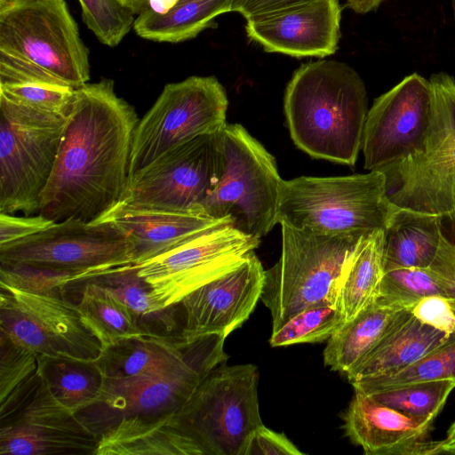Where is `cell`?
<instances>
[{
  "instance_id": "6da1fadb",
  "label": "cell",
  "mask_w": 455,
  "mask_h": 455,
  "mask_svg": "<svg viewBox=\"0 0 455 455\" xmlns=\"http://www.w3.org/2000/svg\"><path fill=\"white\" fill-rule=\"evenodd\" d=\"M138 122L113 80L76 89L38 214L53 222L94 221L120 202Z\"/></svg>"
},
{
  "instance_id": "d4e9b609",
  "label": "cell",
  "mask_w": 455,
  "mask_h": 455,
  "mask_svg": "<svg viewBox=\"0 0 455 455\" xmlns=\"http://www.w3.org/2000/svg\"><path fill=\"white\" fill-rule=\"evenodd\" d=\"M76 283H91L115 295L131 310L144 333L180 335L179 304L161 307L153 297L150 284L140 275L138 265L131 263L96 271Z\"/></svg>"
},
{
  "instance_id": "60d3db41",
  "label": "cell",
  "mask_w": 455,
  "mask_h": 455,
  "mask_svg": "<svg viewBox=\"0 0 455 455\" xmlns=\"http://www.w3.org/2000/svg\"><path fill=\"white\" fill-rule=\"evenodd\" d=\"M53 223L40 214L19 217L0 212V247L38 233Z\"/></svg>"
},
{
  "instance_id": "e0dca14e",
  "label": "cell",
  "mask_w": 455,
  "mask_h": 455,
  "mask_svg": "<svg viewBox=\"0 0 455 455\" xmlns=\"http://www.w3.org/2000/svg\"><path fill=\"white\" fill-rule=\"evenodd\" d=\"M226 338L223 334L193 339L180 335L140 334L102 348L95 362L106 378L209 374L228 358L224 350Z\"/></svg>"
},
{
  "instance_id": "1f68e13d",
  "label": "cell",
  "mask_w": 455,
  "mask_h": 455,
  "mask_svg": "<svg viewBox=\"0 0 455 455\" xmlns=\"http://www.w3.org/2000/svg\"><path fill=\"white\" fill-rule=\"evenodd\" d=\"M435 295L455 299V282L427 269L396 268L383 273L374 299L411 308L422 299Z\"/></svg>"
},
{
  "instance_id": "ba28073f",
  "label": "cell",
  "mask_w": 455,
  "mask_h": 455,
  "mask_svg": "<svg viewBox=\"0 0 455 455\" xmlns=\"http://www.w3.org/2000/svg\"><path fill=\"white\" fill-rule=\"evenodd\" d=\"M67 117L0 95V212L38 214Z\"/></svg>"
},
{
  "instance_id": "f35d334b",
  "label": "cell",
  "mask_w": 455,
  "mask_h": 455,
  "mask_svg": "<svg viewBox=\"0 0 455 455\" xmlns=\"http://www.w3.org/2000/svg\"><path fill=\"white\" fill-rule=\"evenodd\" d=\"M70 86L43 83L0 84V95L39 111L68 115L75 97Z\"/></svg>"
},
{
  "instance_id": "484cf974",
  "label": "cell",
  "mask_w": 455,
  "mask_h": 455,
  "mask_svg": "<svg viewBox=\"0 0 455 455\" xmlns=\"http://www.w3.org/2000/svg\"><path fill=\"white\" fill-rule=\"evenodd\" d=\"M93 455H202L178 414L156 421H122L98 436Z\"/></svg>"
},
{
  "instance_id": "b9f144b4",
  "label": "cell",
  "mask_w": 455,
  "mask_h": 455,
  "mask_svg": "<svg viewBox=\"0 0 455 455\" xmlns=\"http://www.w3.org/2000/svg\"><path fill=\"white\" fill-rule=\"evenodd\" d=\"M283 434L273 431L263 424L252 433L245 455H302Z\"/></svg>"
},
{
  "instance_id": "9c48e42d",
  "label": "cell",
  "mask_w": 455,
  "mask_h": 455,
  "mask_svg": "<svg viewBox=\"0 0 455 455\" xmlns=\"http://www.w3.org/2000/svg\"><path fill=\"white\" fill-rule=\"evenodd\" d=\"M258 382V368L251 363H222L201 381L178 418L202 455H245L263 424Z\"/></svg>"
},
{
  "instance_id": "7c38bea8",
  "label": "cell",
  "mask_w": 455,
  "mask_h": 455,
  "mask_svg": "<svg viewBox=\"0 0 455 455\" xmlns=\"http://www.w3.org/2000/svg\"><path fill=\"white\" fill-rule=\"evenodd\" d=\"M0 335L38 356L95 361L100 340L63 297L1 287Z\"/></svg>"
},
{
  "instance_id": "9a60e30c",
  "label": "cell",
  "mask_w": 455,
  "mask_h": 455,
  "mask_svg": "<svg viewBox=\"0 0 455 455\" xmlns=\"http://www.w3.org/2000/svg\"><path fill=\"white\" fill-rule=\"evenodd\" d=\"M259 242L225 223L138 265L139 274L150 284L155 300L167 307L226 271Z\"/></svg>"
},
{
  "instance_id": "d6986e66",
  "label": "cell",
  "mask_w": 455,
  "mask_h": 455,
  "mask_svg": "<svg viewBox=\"0 0 455 455\" xmlns=\"http://www.w3.org/2000/svg\"><path fill=\"white\" fill-rule=\"evenodd\" d=\"M97 445V437L51 395L41 379L16 410L0 419L1 455H93Z\"/></svg>"
},
{
  "instance_id": "4fadbf2b",
  "label": "cell",
  "mask_w": 455,
  "mask_h": 455,
  "mask_svg": "<svg viewBox=\"0 0 455 455\" xmlns=\"http://www.w3.org/2000/svg\"><path fill=\"white\" fill-rule=\"evenodd\" d=\"M0 262L28 263L87 275L131 264L132 247L111 221L69 219L0 247Z\"/></svg>"
},
{
  "instance_id": "8992f818",
  "label": "cell",
  "mask_w": 455,
  "mask_h": 455,
  "mask_svg": "<svg viewBox=\"0 0 455 455\" xmlns=\"http://www.w3.org/2000/svg\"><path fill=\"white\" fill-rule=\"evenodd\" d=\"M220 136V177L200 211L212 219H230L235 228L260 239L277 224L283 179L275 160L239 124H227Z\"/></svg>"
},
{
  "instance_id": "7bdbcfd3",
  "label": "cell",
  "mask_w": 455,
  "mask_h": 455,
  "mask_svg": "<svg viewBox=\"0 0 455 455\" xmlns=\"http://www.w3.org/2000/svg\"><path fill=\"white\" fill-rule=\"evenodd\" d=\"M313 0H233L232 12H239L245 19L277 12Z\"/></svg>"
},
{
  "instance_id": "f1b7e54d",
  "label": "cell",
  "mask_w": 455,
  "mask_h": 455,
  "mask_svg": "<svg viewBox=\"0 0 455 455\" xmlns=\"http://www.w3.org/2000/svg\"><path fill=\"white\" fill-rule=\"evenodd\" d=\"M384 230L364 234L347 266L337 306L349 320L372 302L384 273Z\"/></svg>"
},
{
  "instance_id": "7a4b0ae2",
  "label": "cell",
  "mask_w": 455,
  "mask_h": 455,
  "mask_svg": "<svg viewBox=\"0 0 455 455\" xmlns=\"http://www.w3.org/2000/svg\"><path fill=\"white\" fill-rule=\"evenodd\" d=\"M283 109L294 144L314 158L355 165L368 114L365 84L344 62L301 65L288 83Z\"/></svg>"
},
{
  "instance_id": "52a82bcc",
  "label": "cell",
  "mask_w": 455,
  "mask_h": 455,
  "mask_svg": "<svg viewBox=\"0 0 455 455\" xmlns=\"http://www.w3.org/2000/svg\"><path fill=\"white\" fill-rule=\"evenodd\" d=\"M433 108L423 148L380 172L398 208L441 216L455 210V79L430 76Z\"/></svg>"
},
{
  "instance_id": "8fae6325",
  "label": "cell",
  "mask_w": 455,
  "mask_h": 455,
  "mask_svg": "<svg viewBox=\"0 0 455 455\" xmlns=\"http://www.w3.org/2000/svg\"><path fill=\"white\" fill-rule=\"evenodd\" d=\"M221 131L177 145L131 176L120 201L135 207L202 213V203L220 177Z\"/></svg>"
},
{
  "instance_id": "f546056e",
  "label": "cell",
  "mask_w": 455,
  "mask_h": 455,
  "mask_svg": "<svg viewBox=\"0 0 455 455\" xmlns=\"http://www.w3.org/2000/svg\"><path fill=\"white\" fill-rule=\"evenodd\" d=\"M38 375L51 395L76 413L99 395L105 376L95 361L38 356Z\"/></svg>"
},
{
  "instance_id": "5b68a950",
  "label": "cell",
  "mask_w": 455,
  "mask_h": 455,
  "mask_svg": "<svg viewBox=\"0 0 455 455\" xmlns=\"http://www.w3.org/2000/svg\"><path fill=\"white\" fill-rule=\"evenodd\" d=\"M380 171L283 180L277 223L325 235L385 229L395 210Z\"/></svg>"
},
{
  "instance_id": "3957f363",
  "label": "cell",
  "mask_w": 455,
  "mask_h": 455,
  "mask_svg": "<svg viewBox=\"0 0 455 455\" xmlns=\"http://www.w3.org/2000/svg\"><path fill=\"white\" fill-rule=\"evenodd\" d=\"M89 79V52L65 0H23L0 12V84L78 89Z\"/></svg>"
},
{
  "instance_id": "836d02e7",
  "label": "cell",
  "mask_w": 455,
  "mask_h": 455,
  "mask_svg": "<svg viewBox=\"0 0 455 455\" xmlns=\"http://www.w3.org/2000/svg\"><path fill=\"white\" fill-rule=\"evenodd\" d=\"M444 379L455 380V336L404 369L363 378L351 385L354 389L370 395L414 383Z\"/></svg>"
},
{
  "instance_id": "c3c4849f",
  "label": "cell",
  "mask_w": 455,
  "mask_h": 455,
  "mask_svg": "<svg viewBox=\"0 0 455 455\" xmlns=\"http://www.w3.org/2000/svg\"><path fill=\"white\" fill-rule=\"evenodd\" d=\"M451 6H452L453 16H454V20H455V0H451Z\"/></svg>"
},
{
  "instance_id": "cb8c5ba5",
  "label": "cell",
  "mask_w": 455,
  "mask_h": 455,
  "mask_svg": "<svg viewBox=\"0 0 455 455\" xmlns=\"http://www.w3.org/2000/svg\"><path fill=\"white\" fill-rule=\"evenodd\" d=\"M454 336L422 323L411 308H406L379 342L346 374L347 378L351 383L398 371Z\"/></svg>"
},
{
  "instance_id": "8d00e7d4",
  "label": "cell",
  "mask_w": 455,
  "mask_h": 455,
  "mask_svg": "<svg viewBox=\"0 0 455 455\" xmlns=\"http://www.w3.org/2000/svg\"><path fill=\"white\" fill-rule=\"evenodd\" d=\"M85 276L83 274L53 267L0 262V287H11L27 292L63 297L64 288Z\"/></svg>"
},
{
  "instance_id": "ffe728a7",
  "label": "cell",
  "mask_w": 455,
  "mask_h": 455,
  "mask_svg": "<svg viewBox=\"0 0 455 455\" xmlns=\"http://www.w3.org/2000/svg\"><path fill=\"white\" fill-rule=\"evenodd\" d=\"M339 0H313L246 19L248 37L266 52L292 57H327L340 37Z\"/></svg>"
},
{
  "instance_id": "ee69618b",
  "label": "cell",
  "mask_w": 455,
  "mask_h": 455,
  "mask_svg": "<svg viewBox=\"0 0 455 455\" xmlns=\"http://www.w3.org/2000/svg\"><path fill=\"white\" fill-rule=\"evenodd\" d=\"M440 453L455 454V420L449 427L444 439L433 442L432 454Z\"/></svg>"
},
{
  "instance_id": "f6af8a7d",
  "label": "cell",
  "mask_w": 455,
  "mask_h": 455,
  "mask_svg": "<svg viewBox=\"0 0 455 455\" xmlns=\"http://www.w3.org/2000/svg\"><path fill=\"white\" fill-rule=\"evenodd\" d=\"M443 233L455 245V210L440 216Z\"/></svg>"
},
{
  "instance_id": "d590c367",
  "label": "cell",
  "mask_w": 455,
  "mask_h": 455,
  "mask_svg": "<svg viewBox=\"0 0 455 455\" xmlns=\"http://www.w3.org/2000/svg\"><path fill=\"white\" fill-rule=\"evenodd\" d=\"M345 322L337 305H315L300 311L271 333L272 347L328 340Z\"/></svg>"
},
{
  "instance_id": "74e56055",
  "label": "cell",
  "mask_w": 455,
  "mask_h": 455,
  "mask_svg": "<svg viewBox=\"0 0 455 455\" xmlns=\"http://www.w3.org/2000/svg\"><path fill=\"white\" fill-rule=\"evenodd\" d=\"M88 28L104 44H119L133 26L132 11L119 0H78Z\"/></svg>"
},
{
  "instance_id": "ac0fdd59",
  "label": "cell",
  "mask_w": 455,
  "mask_h": 455,
  "mask_svg": "<svg viewBox=\"0 0 455 455\" xmlns=\"http://www.w3.org/2000/svg\"><path fill=\"white\" fill-rule=\"evenodd\" d=\"M265 269L254 251L186 295L179 304L180 335L187 339L210 334L228 336L245 322L261 298Z\"/></svg>"
},
{
  "instance_id": "603a6c76",
  "label": "cell",
  "mask_w": 455,
  "mask_h": 455,
  "mask_svg": "<svg viewBox=\"0 0 455 455\" xmlns=\"http://www.w3.org/2000/svg\"><path fill=\"white\" fill-rule=\"evenodd\" d=\"M383 267L427 269L455 282V245L440 216L396 207L384 229Z\"/></svg>"
},
{
  "instance_id": "7dc6e473",
  "label": "cell",
  "mask_w": 455,
  "mask_h": 455,
  "mask_svg": "<svg viewBox=\"0 0 455 455\" xmlns=\"http://www.w3.org/2000/svg\"><path fill=\"white\" fill-rule=\"evenodd\" d=\"M178 1L179 0H147V6L144 11L156 14H164L168 12Z\"/></svg>"
},
{
  "instance_id": "4dcf8cb0",
  "label": "cell",
  "mask_w": 455,
  "mask_h": 455,
  "mask_svg": "<svg viewBox=\"0 0 455 455\" xmlns=\"http://www.w3.org/2000/svg\"><path fill=\"white\" fill-rule=\"evenodd\" d=\"M82 288L78 309L88 327L105 348L123 339L146 334L131 310L115 295L91 283Z\"/></svg>"
},
{
  "instance_id": "e575fe53",
  "label": "cell",
  "mask_w": 455,
  "mask_h": 455,
  "mask_svg": "<svg viewBox=\"0 0 455 455\" xmlns=\"http://www.w3.org/2000/svg\"><path fill=\"white\" fill-rule=\"evenodd\" d=\"M454 388L455 380L444 379L414 383L370 395L411 417L435 420Z\"/></svg>"
},
{
  "instance_id": "2e32d148",
  "label": "cell",
  "mask_w": 455,
  "mask_h": 455,
  "mask_svg": "<svg viewBox=\"0 0 455 455\" xmlns=\"http://www.w3.org/2000/svg\"><path fill=\"white\" fill-rule=\"evenodd\" d=\"M207 375L105 377L97 398L75 416L97 439L122 421H156L178 414Z\"/></svg>"
},
{
  "instance_id": "4316f807",
  "label": "cell",
  "mask_w": 455,
  "mask_h": 455,
  "mask_svg": "<svg viewBox=\"0 0 455 455\" xmlns=\"http://www.w3.org/2000/svg\"><path fill=\"white\" fill-rule=\"evenodd\" d=\"M406 308L373 300L347 320L328 339L323 362L348 373L385 336Z\"/></svg>"
},
{
  "instance_id": "83f0119b",
  "label": "cell",
  "mask_w": 455,
  "mask_h": 455,
  "mask_svg": "<svg viewBox=\"0 0 455 455\" xmlns=\"http://www.w3.org/2000/svg\"><path fill=\"white\" fill-rule=\"evenodd\" d=\"M233 0H179L166 13L143 11L134 20L136 34L156 42L180 43L196 37L214 19L232 12Z\"/></svg>"
},
{
  "instance_id": "44dd1931",
  "label": "cell",
  "mask_w": 455,
  "mask_h": 455,
  "mask_svg": "<svg viewBox=\"0 0 455 455\" xmlns=\"http://www.w3.org/2000/svg\"><path fill=\"white\" fill-rule=\"evenodd\" d=\"M434 419L411 417L355 389L344 414L346 435L366 455L432 454Z\"/></svg>"
},
{
  "instance_id": "ab89813d",
  "label": "cell",
  "mask_w": 455,
  "mask_h": 455,
  "mask_svg": "<svg viewBox=\"0 0 455 455\" xmlns=\"http://www.w3.org/2000/svg\"><path fill=\"white\" fill-rule=\"evenodd\" d=\"M411 310L422 323L455 335V299L441 295L427 297L417 302Z\"/></svg>"
},
{
  "instance_id": "5bb4252c",
  "label": "cell",
  "mask_w": 455,
  "mask_h": 455,
  "mask_svg": "<svg viewBox=\"0 0 455 455\" xmlns=\"http://www.w3.org/2000/svg\"><path fill=\"white\" fill-rule=\"evenodd\" d=\"M432 108L431 84L417 73L375 99L363 134L364 168L381 171L419 152L428 132Z\"/></svg>"
},
{
  "instance_id": "277c9868",
  "label": "cell",
  "mask_w": 455,
  "mask_h": 455,
  "mask_svg": "<svg viewBox=\"0 0 455 455\" xmlns=\"http://www.w3.org/2000/svg\"><path fill=\"white\" fill-rule=\"evenodd\" d=\"M282 227V252L265 270L260 299L269 309L272 332L312 306L337 305L349 259L366 233L325 235Z\"/></svg>"
},
{
  "instance_id": "bcb514c9",
  "label": "cell",
  "mask_w": 455,
  "mask_h": 455,
  "mask_svg": "<svg viewBox=\"0 0 455 455\" xmlns=\"http://www.w3.org/2000/svg\"><path fill=\"white\" fill-rule=\"evenodd\" d=\"M383 0H347V5L357 13H367L379 7Z\"/></svg>"
},
{
  "instance_id": "7402d4cb",
  "label": "cell",
  "mask_w": 455,
  "mask_h": 455,
  "mask_svg": "<svg viewBox=\"0 0 455 455\" xmlns=\"http://www.w3.org/2000/svg\"><path fill=\"white\" fill-rule=\"evenodd\" d=\"M98 220L111 221L126 235L136 265L164 255L212 228L225 223L233 225L230 219L135 207L121 201Z\"/></svg>"
},
{
  "instance_id": "d6a6232c",
  "label": "cell",
  "mask_w": 455,
  "mask_h": 455,
  "mask_svg": "<svg viewBox=\"0 0 455 455\" xmlns=\"http://www.w3.org/2000/svg\"><path fill=\"white\" fill-rule=\"evenodd\" d=\"M39 380L38 355L0 335V419L16 410Z\"/></svg>"
},
{
  "instance_id": "30bf717a",
  "label": "cell",
  "mask_w": 455,
  "mask_h": 455,
  "mask_svg": "<svg viewBox=\"0 0 455 455\" xmlns=\"http://www.w3.org/2000/svg\"><path fill=\"white\" fill-rule=\"evenodd\" d=\"M228 106L226 90L214 76H193L167 84L136 125L129 178L177 145L221 131Z\"/></svg>"
}]
</instances>
